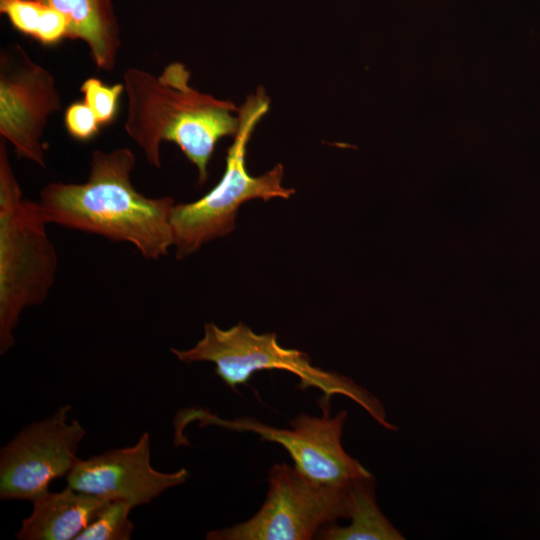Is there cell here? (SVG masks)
I'll use <instances>...</instances> for the list:
<instances>
[{
	"label": "cell",
	"instance_id": "2e32d148",
	"mask_svg": "<svg viewBox=\"0 0 540 540\" xmlns=\"http://www.w3.org/2000/svg\"><path fill=\"white\" fill-rule=\"evenodd\" d=\"M80 91L83 101L92 109L100 125L110 123L117 112L119 98L124 91L123 83L105 85L100 79H86Z\"/></svg>",
	"mask_w": 540,
	"mask_h": 540
},
{
	"label": "cell",
	"instance_id": "7c38bea8",
	"mask_svg": "<svg viewBox=\"0 0 540 540\" xmlns=\"http://www.w3.org/2000/svg\"><path fill=\"white\" fill-rule=\"evenodd\" d=\"M61 12L68 21V38L88 46L100 70L111 71L121 47L120 26L112 0H37Z\"/></svg>",
	"mask_w": 540,
	"mask_h": 540
},
{
	"label": "cell",
	"instance_id": "8fae6325",
	"mask_svg": "<svg viewBox=\"0 0 540 540\" xmlns=\"http://www.w3.org/2000/svg\"><path fill=\"white\" fill-rule=\"evenodd\" d=\"M110 500L67 486L35 499L16 534L20 540H75Z\"/></svg>",
	"mask_w": 540,
	"mask_h": 540
},
{
	"label": "cell",
	"instance_id": "7a4b0ae2",
	"mask_svg": "<svg viewBox=\"0 0 540 540\" xmlns=\"http://www.w3.org/2000/svg\"><path fill=\"white\" fill-rule=\"evenodd\" d=\"M190 79L189 69L178 61L166 65L158 75L128 68L123 74L127 96L124 128L155 168L162 166L161 143H175L197 168L198 183L203 184L217 142L238 131L239 107L200 92Z\"/></svg>",
	"mask_w": 540,
	"mask_h": 540
},
{
	"label": "cell",
	"instance_id": "ac0fdd59",
	"mask_svg": "<svg viewBox=\"0 0 540 540\" xmlns=\"http://www.w3.org/2000/svg\"><path fill=\"white\" fill-rule=\"evenodd\" d=\"M5 1H8V0H0V3H1V2H5Z\"/></svg>",
	"mask_w": 540,
	"mask_h": 540
},
{
	"label": "cell",
	"instance_id": "277c9868",
	"mask_svg": "<svg viewBox=\"0 0 540 540\" xmlns=\"http://www.w3.org/2000/svg\"><path fill=\"white\" fill-rule=\"evenodd\" d=\"M270 100L262 87L250 94L239 107L240 124L227 150L225 171L220 181L203 197L175 204L171 215L176 258L183 259L202 245L231 233L240 206L253 199H289L295 190L281 182L284 169L277 164L259 176L246 167V151L256 125L268 112Z\"/></svg>",
	"mask_w": 540,
	"mask_h": 540
},
{
	"label": "cell",
	"instance_id": "30bf717a",
	"mask_svg": "<svg viewBox=\"0 0 540 540\" xmlns=\"http://www.w3.org/2000/svg\"><path fill=\"white\" fill-rule=\"evenodd\" d=\"M188 477L184 468L165 473L152 467L150 435L144 432L132 446L79 459L65 478L67 486L74 490L136 507L149 504Z\"/></svg>",
	"mask_w": 540,
	"mask_h": 540
},
{
	"label": "cell",
	"instance_id": "4fadbf2b",
	"mask_svg": "<svg viewBox=\"0 0 540 540\" xmlns=\"http://www.w3.org/2000/svg\"><path fill=\"white\" fill-rule=\"evenodd\" d=\"M351 496L350 525L334 523L322 527L316 539L320 540H398L404 539L379 509L375 499L373 476L354 480L349 486Z\"/></svg>",
	"mask_w": 540,
	"mask_h": 540
},
{
	"label": "cell",
	"instance_id": "9c48e42d",
	"mask_svg": "<svg viewBox=\"0 0 540 540\" xmlns=\"http://www.w3.org/2000/svg\"><path fill=\"white\" fill-rule=\"evenodd\" d=\"M54 76L18 43L0 51V135L18 157L46 167L43 141L49 117L61 110Z\"/></svg>",
	"mask_w": 540,
	"mask_h": 540
},
{
	"label": "cell",
	"instance_id": "3957f363",
	"mask_svg": "<svg viewBox=\"0 0 540 540\" xmlns=\"http://www.w3.org/2000/svg\"><path fill=\"white\" fill-rule=\"evenodd\" d=\"M0 139V353L14 343L23 310L42 304L55 282L58 257L39 201L23 197Z\"/></svg>",
	"mask_w": 540,
	"mask_h": 540
},
{
	"label": "cell",
	"instance_id": "ba28073f",
	"mask_svg": "<svg viewBox=\"0 0 540 540\" xmlns=\"http://www.w3.org/2000/svg\"><path fill=\"white\" fill-rule=\"evenodd\" d=\"M71 406L22 429L0 453V498L33 502L49 491L54 480L66 477L80 458L85 429L68 421Z\"/></svg>",
	"mask_w": 540,
	"mask_h": 540
},
{
	"label": "cell",
	"instance_id": "52a82bcc",
	"mask_svg": "<svg viewBox=\"0 0 540 540\" xmlns=\"http://www.w3.org/2000/svg\"><path fill=\"white\" fill-rule=\"evenodd\" d=\"M319 403L323 412L321 417L301 413L291 420V429L271 427L252 417L225 420L200 408L179 411L175 423L180 427L198 420L200 426L217 425L240 432H254L263 440L280 444L299 471L319 482L348 487L358 478L371 476L342 446L347 412L343 410L331 417L329 401L321 398Z\"/></svg>",
	"mask_w": 540,
	"mask_h": 540
},
{
	"label": "cell",
	"instance_id": "5bb4252c",
	"mask_svg": "<svg viewBox=\"0 0 540 540\" xmlns=\"http://www.w3.org/2000/svg\"><path fill=\"white\" fill-rule=\"evenodd\" d=\"M0 13L21 33L45 45L68 37V21L55 8L37 0H8L0 3Z\"/></svg>",
	"mask_w": 540,
	"mask_h": 540
},
{
	"label": "cell",
	"instance_id": "8992f818",
	"mask_svg": "<svg viewBox=\"0 0 540 540\" xmlns=\"http://www.w3.org/2000/svg\"><path fill=\"white\" fill-rule=\"evenodd\" d=\"M259 511L247 521L211 530L207 540H311L327 524L349 519L348 487L313 480L288 463L274 464Z\"/></svg>",
	"mask_w": 540,
	"mask_h": 540
},
{
	"label": "cell",
	"instance_id": "9a60e30c",
	"mask_svg": "<svg viewBox=\"0 0 540 540\" xmlns=\"http://www.w3.org/2000/svg\"><path fill=\"white\" fill-rule=\"evenodd\" d=\"M134 507L121 500L110 501L75 540H128L134 524L130 512Z\"/></svg>",
	"mask_w": 540,
	"mask_h": 540
},
{
	"label": "cell",
	"instance_id": "e0dca14e",
	"mask_svg": "<svg viewBox=\"0 0 540 540\" xmlns=\"http://www.w3.org/2000/svg\"><path fill=\"white\" fill-rule=\"evenodd\" d=\"M67 132L76 140L87 141L99 132V122L92 109L83 102H74L65 110Z\"/></svg>",
	"mask_w": 540,
	"mask_h": 540
},
{
	"label": "cell",
	"instance_id": "6da1fadb",
	"mask_svg": "<svg viewBox=\"0 0 540 540\" xmlns=\"http://www.w3.org/2000/svg\"><path fill=\"white\" fill-rule=\"evenodd\" d=\"M136 156L127 147L91 154L84 183L51 182L39 203L50 223L132 244L147 260H158L173 246L170 196L146 197L134 187Z\"/></svg>",
	"mask_w": 540,
	"mask_h": 540
},
{
	"label": "cell",
	"instance_id": "5b68a950",
	"mask_svg": "<svg viewBox=\"0 0 540 540\" xmlns=\"http://www.w3.org/2000/svg\"><path fill=\"white\" fill-rule=\"evenodd\" d=\"M178 360L185 363L207 361L215 364V373L231 389L246 384L259 370H284L300 379L299 387L317 388L330 400L336 394L349 397L364 408L380 425L397 430L386 420L380 401L351 379L311 364L309 356L297 349L282 347L276 333L257 334L239 322L229 329L215 323L204 325L203 337L190 349L171 348Z\"/></svg>",
	"mask_w": 540,
	"mask_h": 540
}]
</instances>
